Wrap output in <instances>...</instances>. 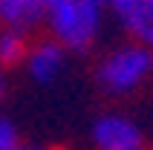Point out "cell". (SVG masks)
Wrapping results in <instances>:
<instances>
[{"mask_svg": "<svg viewBox=\"0 0 153 150\" xmlns=\"http://www.w3.org/2000/svg\"><path fill=\"white\" fill-rule=\"evenodd\" d=\"M55 3H61V0H43V6L49 9V6H55Z\"/></svg>", "mask_w": 153, "mask_h": 150, "instance_id": "12", "label": "cell"}, {"mask_svg": "<svg viewBox=\"0 0 153 150\" xmlns=\"http://www.w3.org/2000/svg\"><path fill=\"white\" fill-rule=\"evenodd\" d=\"M43 17H46L43 0H0V26L32 32L38 23H43Z\"/></svg>", "mask_w": 153, "mask_h": 150, "instance_id": "5", "label": "cell"}, {"mask_svg": "<svg viewBox=\"0 0 153 150\" xmlns=\"http://www.w3.org/2000/svg\"><path fill=\"white\" fill-rule=\"evenodd\" d=\"M12 150H55V147H26V144H17V147H12Z\"/></svg>", "mask_w": 153, "mask_h": 150, "instance_id": "11", "label": "cell"}, {"mask_svg": "<svg viewBox=\"0 0 153 150\" xmlns=\"http://www.w3.org/2000/svg\"><path fill=\"white\" fill-rule=\"evenodd\" d=\"M153 75V49L139 43H121L110 49L95 67V84L107 95H130Z\"/></svg>", "mask_w": 153, "mask_h": 150, "instance_id": "2", "label": "cell"}, {"mask_svg": "<svg viewBox=\"0 0 153 150\" xmlns=\"http://www.w3.org/2000/svg\"><path fill=\"white\" fill-rule=\"evenodd\" d=\"M136 3H139V0H107V9H110L116 17H121L124 12H127V9H133V6H136Z\"/></svg>", "mask_w": 153, "mask_h": 150, "instance_id": "9", "label": "cell"}, {"mask_svg": "<svg viewBox=\"0 0 153 150\" xmlns=\"http://www.w3.org/2000/svg\"><path fill=\"white\" fill-rule=\"evenodd\" d=\"M26 52H29V32L0 26V67L3 69L20 67L26 61Z\"/></svg>", "mask_w": 153, "mask_h": 150, "instance_id": "7", "label": "cell"}, {"mask_svg": "<svg viewBox=\"0 0 153 150\" xmlns=\"http://www.w3.org/2000/svg\"><path fill=\"white\" fill-rule=\"evenodd\" d=\"M23 67H26V72H29V78L35 84L46 87V84H52L64 72V67H67V49L58 41H52V38L35 41V43H29Z\"/></svg>", "mask_w": 153, "mask_h": 150, "instance_id": "4", "label": "cell"}, {"mask_svg": "<svg viewBox=\"0 0 153 150\" xmlns=\"http://www.w3.org/2000/svg\"><path fill=\"white\" fill-rule=\"evenodd\" d=\"M3 95H6V69L0 67V101H3Z\"/></svg>", "mask_w": 153, "mask_h": 150, "instance_id": "10", "label": "cell"}, {"mask_svg": "<svg viewBox=\"0 0 153 150\" xmlns=\"http://www.w3.org/2000/svg\"><path fill=\"white\" fill-rule=\"evenodd\" d=\"M119 23L124 26L133 43L153 49V0H139L133 9H127L119 17Z\"/></svg>", "mask_w": 153, "mask_h": 150, "instance_id": "6", "label": "cell"}, {"mask_svg": "<svg viewBox=\"0 0 153 150\" xmlns=\"http://www.w3.org/2000/svg\"><path fill=\"white\" fill-rule=\"evenodd\" d=\"M93 147L95 150H145V136L133 118L121 113H104L93 121Z\"/></svg>", "mask_w": 153, "mask_h": 150, "instance_id": "3", "label": "cell"}, {"mask_svg": "<svg viewBox=\"0 0 153 150\" xmlns=\"http://www.w3.org/2000/svg\"><path fill=\"white\" fill-rule=\"evenodd\" d=\"M104 12L107 6L98 0H61L46 9L43 23L49 29V38L67 52H84L101 35Z\"/></svg>", "mask_w": 153, "mask_h": 150, "instance_id": "1", "label": "cell"}, {"mask_svg": "<svg viewBox=\"0 0 153 150\" xmlns=\"http://www.w3.org/2000/svg\"><path fill=\"white\" fill-rule=\"evenodd\" d=\"M12 147H17V127L6 116H0V150H12Z\"/></svg>", "mask_w": 153, "mask_h": 150, "instance_id": "8", "label": "cell"}]
</instances>
